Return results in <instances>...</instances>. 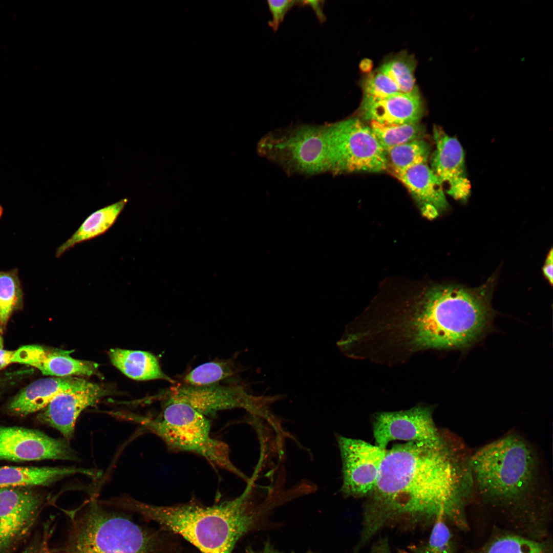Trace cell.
<instances>
[{"label":"cell","mask_w":553,"mask_h":553,"mask_svg":"<svg viewBox=\"0 0 553 553\" xmlns=\"http://www.w3.org/2000/svg\"><path fill=\"white\" fill-rule=\"evenodd\" d=\"M370 553H394L386 538L378 539L373 545Z\"/></svg>","instance_id":"33"},{"label":"cell","mask_w":553,"mask_h":553,"mask_svg":"<svg viewBox=\"0 0 553 553\" xmlns=\"http://www.w3.org/2000/svg\"><path fill=\"white\" fill-rule=\"evenodd\" d=\"M303 4L310 6L315 11L316 15L321 22H323L325 16L323 11V2L321 1H301Z\"/></svg>","instance_id":"35"},{"label":"cell","mask_w":553,"mask_h":553,"mask_svg":"<svg viewBox=\"0 0 553 553\" xmlns=\"http://www.w3.org/2000/svg\"><path fill=\"white\" fill-rule=\"evenodd\" d=\"M115 504L180 535L201 553H232L242 537L259 527L268 511L257 503L250 485L236 498L211 506L194 501L156 505L127 497L117 498Z\"/></svg>","instance_id":"2"},{"label":"cell","mask_w":553,"mask_h":553,"mask_svg":"<svg viewBox=\"0 0 553 553\" xmlns=\"http://www.w3.org/2000/svg\"><path fill=\"white\" fill-rule=\"evenodd\" d=\"M14 351L0 348V370L13 363Z\"/></svg>","instance_id":"37"},{"label":"cell","mask_w":553,"mask_h":553,"mask_svg":"<svg viewBox=\"0 0 553 553\" xmlns=\"http://www.w3.org/2000/svg\"><path fill=\"white\" fill-rule=\"evenodd\" d=\"M291 553H295V552H292ZM306 553H316V552H313V551H308V552H307Z\"/></svg>","instance_id":"40"},{"label":"cell","mask_w":553,"mask_h":553,"mask_svg":"<svg viewBox=\"0 0 553 553\" xmlns=\"http://www.w3.org/2000/svg\"><path fill=\"white\" fill-rule=\"evenodd\" d=\"M409 190L423 216L437 217L449 206L442 183L427 163H420L393 174Z\"/></svg>","instance_id":"18"},{"label":"cell","mask_w":553,"mask_h":553,"mask_svg":"<svg viewBox=\"0 0 553 553\" xmlns=\"http://www.w3.org/2000/svg\"><path fill=\"white\" fill-rule=\"evenodd\" d=\"M83 474L96 478L94 470L75 467H0V489L34 485H48L65 477Z\"/></svg>","instance_id":"20"},{"label":"cell","mask_w":553,"mask_h":553,"mask_svg":"<svg viewBox=\"0 0 553 553\" xmlns=\"http://www.w3.org/2000/svg\"><path fill=\"white\" fill-rule=\"evenodd\" d=\"M127 201V199H122L91 214L77 230L57 248L56 257L61 256L78 243L104 233L115 222Z\"/></svg>","instance_id":"22"},{"label":"cell","mask_w":553,"mask_h":553,"mask_svg":"<svg viewBox=\"0 0 553 553\" xmlns=\"http://www.w3.org/2000/svg\"><path fill=\"white\" fill-rule=\"evenodd\" d=\"M3 338H2V336L0 335V348L3 349Z\"/></svg>","instance_id":"39"},{"label":"cell","mask_w":553,"mask_h":553,"mask_svg":"<svg viewBox=\"0 0 553 553\" xmlns=\"http://www.w3.org/2000/svg\"><path fill=\"white\" fill-rule=\"evenodd\" d=\"M245 553H281L269 542L266 541L264 544L262 548L259 550H255L251 546H248L245 550Z\"/></svg>","instance_id":"36"},{"label":"cell","mask_w":553,"mask_h":553,"mask_svg":"<svg viewBox=\"0 0 553 553\" xmlns=\"http://www.w3.org/2000/svg\"><path fill=\"white\" fill-rule=\"evenodd\" d=\"M106 394L100 385L87 381L56 396L44 408L39 418L69 440L73 436L76 420L82 411L97 403Z\"/></svg>","instance_id":"15"},{"label":"cell","mask_w":553,"mask_h":553,"mask_svg":"<svg viewBox=\"0 0 553 553\" xmlns=\"http://www.w3.org/2000/svg\"><path fill=\"white\" fill-rule=\"evenodd\" d=\"M42 500L29 489H0V553H6L24 538L34 524Z\"/></svg>","instance_id":"13"},{"label":"cell","mask_w":553,"mask_h":553,"mask_svg":"<svg viewBox=\"0 0 553 553\" xmlns=\"http://www.w3.org/2000/svg\"><path fill=\"white\" fill-rule=\"evenodd\" d=\"M415 67L413 57L401 54L386 62L378 71L390 78L400 92L408 93L417 89L414 75Z\"/></svg>","instance_id":"25"},{"label":"cell","mask_w":553,"mask_h":553,"mask_svg":"<svg viewBox=\"0 0 553 553\" xmlns=\"http://www.w3.org/2000/svg\"><path fill=\"white\" fill-rule=\"evenodd\" d=\"M40 542L36 541L28 545L22 553H38Z\"/></svg>","instance_id":"38"},{"label":"cell","mask_w":553,"mask_h":553,"mask_svg":"<svg viewBox=\"0 0 553 553\" xmlns=\"http://www.w3.org/2000/svg\"><path fill=\"white\" fill-rule=\"evenodd\" d=\"M233 374V369L229 361H214L203 364L192 370L185 376L184 382L193 386H209Z\"/></svg>","instance_id":"28"},{"label":"cell","mask_w":553,"mask_h":553,"mask_svg":"<svg viewBox=\"0 0 553 553\" xmlns=\"http://www.w3.org/2000/svg\"><path fill=\"white\" fill-rule=\"evenodd\" d=\"M0 389H1V385H0Z\"/></svg>","instance_id":"41"},{"label":"cell","mask_w":553,"mask_h":553,"mask_svg":"<svg viewBox=\"0 0 553 553\" xmlns=\"http://www.w3.org/2000/svg\"><path fill=\"white\" fill-rule=\"evenodd\" d=\"M471 469L476 485L485 497L513 502L532 487L536 459L528 443L509 435L479 450L472 457Z\"/></svg>","instance_id":"5"},{"label":"cell","mask_w":553,"mask_h":553,"mask_svg":"<svg viewBox=\"0 0 553 553\" xmlns=\"http://www.w3.org/2000/svg\"><path fill=\"white\" fill-rule=\"evenodd\" d=\"M360 112L364 119L382 124L417 123L423 115V105L416 89L382 98L364 95Z\"/></svg>","instance_id":"17"},{"label":"cell","mask_w":553,"mask_h":553,"mask_svg":"<svg viewBox=\"0 0 553 553\" xmlns=\"http://www.w3.org/2000/svg\"><path fill=\"white\" fill-rule=\"evenodd\" d=\"M325 126L329 172L378 173L387 169L386 152L370 126L357 118Z\"/></svg>","instance_id":"7"},{"label":"cell","mask_w":553,"mask_h":553,"mask_svg":"<svg viewBox=\"0 0 553 553\" xmlns=\"http://www.w3.org/2000/svg\"><path fill=\"white\" fill-rule=\"evenodd\" d=\"M159 437L171 449L195 453L212 465L223 469L248 481L247 477L233 463L228 445L211 437L207 417L190 406L167 401L156 418L125 415Z\"/></svg>","instance_id":"6"},{"label":"cell","mask_w":553,"mask_h":553,"mask_svg":"<svg viewBox=\"0 0 553 553\" xmlns=\"http://www.w3.org/2000/svg\"><path fill=\"white\" fill-rule=\"evenodd\" d=\"M552 255L551 248L546 257L542 269L543 274L551 285L552 284Z\"/></svg>","instance_id":"34"},{"label":"cell","mask_w":553,"mask_h":553,"mask_svg":"<svg viewBox=\"0 0 553 553\" xmlns=\"http://www.w3.org/2000/svg\"><path fill=\"white\" fill-rule=\"evenodd\" d=\"M167 401L186 403L206 417L220 411L242 408L251 414L267 417L262 398L249 394L238 385L193 386L177 385L167 393Z\"/></svg>","instance_id":"9"},{"label":"cell","mask_w":553,"mask_h":553,"mask_svg":"<svg viewBox=\"0 0 553 553\" xmlns=\"http://www.w3.org/2000/svg\"><path fill=\"white\" fill-rule=\"evenodd\" d=\"M66 514V539L55 553H173L163 533L107 510L95 498Z\"/></svg>","instance_id":"4"},{"label":"cell","mask_w":553,"mask_h":553,"mask_svg":"<svg viewBox=\"0 0 553 553\" xmlns=\"http://www.w3.org/2000/svg\"><path fill=\"white\" fill-rule=\"evenodd\" d=\"M258 149L291 174L329 172L324 125H301L272 132L260 141Z\"/></svg>","instance_id":"8"},{"label":"cell","mask_w":553,"mask_h":553,"mask_svg":"<svg viewBox=\"0 0 553 553\" xmlns=\"http://www.w3.org/2000/svg\"><path fill=\"white\" fill-rule=\"evenodd\" d=\"M370 127L385 151L413 140L423 139L426 135L424 128L419 122L386 124L371 121Z\"/></svg>","instance_id":"24"},{"label":"cell","mask_w":553,"mask_h":553,"mask_svg":"<svg viewBox=\"0 0 553 553\" xmlns=\"http://www.w3.org/2000/svg\"><path fill=\"white\" fill-rule=\"evenodd\" d=\"M364 95L382 98L400 92L396 83L380 71L370 74L363 83Z\"/></svg>","instance_id":"30"},{"label":"cell","mask_w":553,"mask_h":553,"mask_svg":"<svg viewBox=\"0 0 553 553\" xmlns=\"http://www.w3.org/2000/svg\"><path fill=\"white\" fill-rule=\"evenodd\" d=\"M446 523L443 519L436 520L428 539L410 546L407 553H455L454 536Z\"/></svg>","instance_id":"27"},{"label":"cell","mask_w":553,"mask_h":553,"mask_svg":"<svg viewBox=\"0 0 553 553\" xmlns=\"http://www.w3.org/2000/svg\"><path fill=\"white\" fill-rule=\"evenodd\" d=\"M477 288L439 286L428 290L407 323L417 348L460 349L475 343L493 316V280Z\"/></svg>","instance_id":"3"},{"label":"cell","mask_w":553,"mask_h":553,"mask_svg":"<svg viewBox=\"0 0 553 553\" xmlns=\"http://www.w3.org/2000/svg\"><path fill=\"white\" fill-rule=\"evenodd\" d=\"M433 137L436 148L431 158L430 168L441 182L448 184L447 193L456 200L466 201L471 193L464 153L459 141L435 127Z\"/></svg>","instance_id":"14"},{"label":"cell","mask_w":553,"mask_h":553,"mask_svg":"<svg viewBox=\"0 0 553 553\" xmlns=\"http://www.w3.org/2000/svg\"><path fill=\"white\" fill-rule=\"evenodd\" d=\"M87 381L73 376L37 380L22 390L10 402L8 409L13 414L27 415L44 409L60 393Z\"/></svg>","instance_id":"19"},{"label":"cell","mask_w":553,"mask_h":553,"mask_svg":"<svg viewBox=\"0 0 553 553\" xmlns=\"http://www.w3.org/2000/svg\"><path fill=\"white\" fill-rule=\"evenodd\" d=\"M109 355L114 366L132 379L175 382L162 371L156 356L150 352L116 348L111 349Z\"/></svg>","instance_id":"21"},{"label":"cell","mask_w":553,"mask_h":553,"mask_svg":"<svg viewBox=\"0 0 553 553\" xmlns=\"http://www.w3.org/2000/svg\"><path fill=\"white\" fill-rule=\"evenodd\" d=\"M71 353L38 345H26L14 351L13 363L32 366L44 375L55 377L90 376L97 372V364L74 358Z\"/></svg>","instance_id":"16"},{"label":"cell","mask_w":553,"mask_h":553,"mask_svg":"<svg viewBox=\"0 0 553 553\" xmlns=\"http://www.w3.org/2000/svg\"><path fill=\"white\" fill-rule=\"evenodd\" d=\"M431 147L423 139H417L385 151L387 169L393 174L414 165L427 163Z\"/></svg>","instance_id":"23"},{"label":"cell","mask_w":553,"mask_h":553,"mask_svg":"<svg viewBox=\"0 0 553 553\" xmlns=\"http://www.w3.org/2000/svg\"><path fill=\"white\" fill-rule=\"evenodd\" d=\"M482 553H545V547L527 538L507 535L495 539Z\"/></svg>","instance_id":"29"},{"label":"cell","mask_w":553,"mask_h":553,"mask_svg":"<svg viewBox=\"0 0 553 553\" xmlns=\"http://www.w3.org/2000/svg\"><path fill=\"white\" fill-rule=\"evenodd\" d=\"M337 441L342 462L341 492L347 497L368 496L375 487L386 449L340 435Z\"/></svg>","instance_id":"10"},{"label":"cell","mask_w":553,"mask_h":553,"mask_svg":"<svg viewBox=\"0 0 553 553\" xmlns=\"http://www.w3.org/2000/svg\"><path fill=\"white\" fill-rule=\"evenodd\" d=\"M75 458L74 452L66 440L55 439L35 430L0 427V460L22 461Z\"/></svg>","instance_id":"12"},{"label":"cell","mask_w":553,"mask_h":553,"mask_svg":"<svg viewBox=\"0 0 553 553\" xmlns=\"http://www.w3.org/2000/svg\"><path fill=\"white\" fill-rule=\"evenodd\" d=\"M373 432L375 445L384 450L395 440L435 442L442 440L430 409L421 406L378 414L373 421Z\"/></svg>","instance_id":"11"},{"label":"cell","mask_w":553,"mask_h":553,"mask_svg":"<svg viewBox=\"0 0 553 553\" xmlns=\"http://www.w3.org/2000/svg\"><path fill=\"white\" fill-rule=\"evenodd\" d=\"M457 467L438 442H407L386 450L364 511L358 545L397 524H433L443 519L467 528Z\"/></svg>","instance_id":"1"},{"label":"cell","mask_w":553,"mask_h":553,"mask_svg":"<svg viewBox=\"0 0 553 553\" xmlns=\"http://www.w3.org/2000/svg\"><path fill=\"white\" fill-rule=\"evenodd\" d=\"M53 528L51 527V523H46L44 528L43 535L39 543L38 553H55L53 549L50 548L49 541Z\"/></svg>","instance_id":"32"},{"label":"cell","mask_w":553,"mask_h":553,"mask_svg":"<svg viewBox=\"0 0 553 553\" xmlns=\"http://www.w3.org/2000/svg\"><path fill=\"white\" fill-rule=\"evenodd\" d=\"M23 293L17 270L0 271V324L4 326L21 303Z\"/></svg>","instance_id":"26"},{"label":"cell","mask_w":553,"mask_h":553,"mask_svg":"<svg viewBox=\"0 0 553 553\" xmlns=\"http://www.w3.org/2000/svg\"><path fill=\"white\" fill-rule=\"evenodd\" d=\"M298 2V1L291 0H269L267 1V5L272 16L269 24L274 30L278 28L287 12Z\"/></svg>","instance_id":"31"}]
</instances>
